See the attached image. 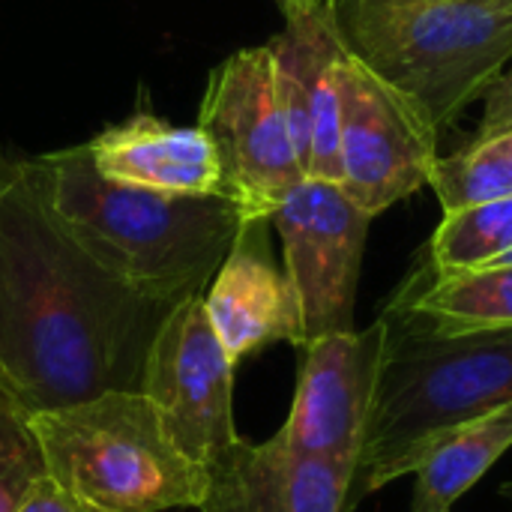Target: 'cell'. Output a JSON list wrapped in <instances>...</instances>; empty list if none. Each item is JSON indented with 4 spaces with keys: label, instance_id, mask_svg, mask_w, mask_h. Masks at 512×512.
Listing matches in <instances>:
<instances>
[{
    "label": "cell",
    "instance_id": "22",
    "mask_svg": "<svg viewBox=\"0 0 512 512\" xmlns=\"http://www.w3.org/2000/svg\"><path fill=\"white\" fill-rule=\"evenodd\" d=\"M282 15H291V12H303V9H315V6H324L327 0H276Z\"/></svg>",
    "mask_w": 512,
    "mask_h": 512
},
{
    "label": "cell",
    "instance_id": "9",
    "mask_svg": "<svg viewBox=\"0 0 512 512\" xmlns=\"http://www.w3.org/2000/svg\"><path fill=\"white\" fill-rule=\"evenodd\" d=\"M234 369L219 342L204 297H186L159 327L141 393L159 411L174 444L201 468L216 462L240 435L234 429Z\"/></svg>",
    "mask_w": 512,
    "mask_h": 512
},
{
    "label": "cell",
    "instance_id": "16",
    "mask_svg": "<svg viewBox=\"0 0 512 512\" xmlns=\"http://www.w3.org/2000/svg\"><path fill=\"white\" fill-rule=\"evenodd\" d=\"M402 303L432 318L444 330L512 324V264L471 270H417L402 291Z\"/></svg>",
    "mask_w": 512,
    "mask_h": 512
},
{
    "label": "cell",
    "instance_id": "7",
    "mask_svg": "<svg viewBox=\"0 0 512 512\" xmlns=\"http://www.w3.org/2000/svg\"><path fill=\"white\" fill-rule=\"evenodd\" d=\"M339 186L372 219L432 183L438 126L342 45Z\"/></svg>",
    "mask_w": 512,
    "mask_h": 512
},
{
    "label": "cell",
    "instance_id": "11",
    "mask_svg": "<svg viewBox=\"0 0 512 512\" xmlns=\"http://www.w3.org/2000/svg\"><path fill=\"white\" fill-rule=\"evenodd\" d=\"M267 45L279 105L303 174L339 183L342 39L336 36L327 3L285 15L282 33Z\"/></svg>",
    "mask_w": 512,
    "mask_h": 512
},
{
    "label": "cell",
    "instance_id": "19",
    "mask_svg": "<svg viewBox=\"0 0 512 512\" xmlns=\"http://www.w3.org/2000/svg\"><path fill=\"white\" fill-rule=\"evenodd\" d=\"M45 459L30 414L0 387V512H15L27 489L42 477Z\"/></svg>",
    "mask_w": 512,
    "mask_h": 512
},
{
    "label": "cell",
    "instance_id": "6",
    "mask_svg": "<svg viewBox=\"0 0 512 512\" xmlns=\"http://www.w3.org/2000/svg\"><path fill=\"white\" fill-rule=\"evenodd\" d=\"M195 126L213 141L225 195L243 219H273L285 195L306 177L279 105L267 42L234 51L207 75Z\"/></svg>",
    "mask_w": 512,
    "mask_h": 512
},
{
    "label": "cell",
    "instance_id": "8",
    "mask_svg": "<svg viewBox=\"0 0 512 512\" xmlns=\"http://www.w3.org/2000/svg\"><path fill=\"white\" fill-rule=\"evenodd\" d=\"M270 225L282 240V267L300 300L303 345L354 330V300L372 216L339 183L303 177L276 207Z\"/></svg>",
    "mask_w": 512,
    "mask_h": 512
},
{
    "label": "cell",
    "instance_id": "2",
    "mask_svg": "<svg viewBox=\"0 0 512 512\" xmlns=\"http://www.w3.org/2000/svg\"><path fill=\"white\" fill-rule=\"evenodd\" d=\"M384 327L351 507L420 468L450 429L512 402V324L444 330L399 297Z\"/></svg>",
    "mask_w": 512,
    "mask_h": 512
},
{
    "label": "cell",
    "instance_id": "20",
    "mask_svg": "<svg viewBox=\"0 0 512 512\" xmlns=\"http://www.w3.org/2000/svg\"><path fill=\"white\" fill-rule=\"evenodd\" d=\"M504 132H512V63L483 93V117H480V129L474 141L495 138Z\"/></svg>",
    "mask_w": 512,
    "mask_h": 512
},
{
    "label": "cell",
    "instance_id": "18",
    "mask_svg": "<svg viewBox=\"0 0 512 512\" xmlns=\"http://www.w3.org/2000/svg\"><path fill=\"white\" fill-rule=\"evenodd\" d=\"M512 249V198L444 213L432 237L435 270L486 267Z\"/></svg>",
    "mask_w": 512,
    "mask_h": 512
},
{
    "label": "cell",
    "instance_id": "13",
    "mask_svg": "<svg viewBox=\"0 0 512 512\" xmlns=\"http://www.w3.org/2000/svg\"><path fill=\"white\" fill-rule=\"evenodd\" d=\"M201 512H354L351 474L333 462L285 447L237 438L207 465Z\"/></svg>",
    "mask_w": 512,
    "mask_h": 512
},
{
    "label": "cell",
    "instance_id": "21",
    "mask_svg": "<svg viewBox=\"0 0 512 512\" xmlns=\"http://www.w3.org/2000/svg\"><path fill=\"white\" fill-rule=\"evenodd\" d=\"M15 512H96L87 507L84 501H78L72 492H66L60 483H54L48 474H42L24 495V501L18 504Z\"/></svg>",
    "mask_w": 512,
    "mask_h": 512
},
{
    "label": "cell",
    "instance_id": "1",
    "mask_svg": "<svg viewBox=\"0 0 512 512\" xmlns=\"http://www.w3.org/2000/svg\"><path fill=\"white\" fill-rule=\"evenodd\" d=\"M174 306L72 237L36 156H0V387L27 414L141 390L150 345Z\"/></svg>",
    "mask_w": 512,
    "mask_h": 512
},
{
    "label": "cell",
    "instance_id": "10",
    "mask_svg": "<svg viewBox=\"0 0 512 512\" xmlns=\"http://www.w3.org/2000/svg\"><path fill=\"white\" fill-rule=\"evenodd\" d=\"M384 327L330 333L306 342L294 402L285 426L276 432L294 453L333 462L354 477L372 390L378 375Z\"/></svg>",
    "mask_w": 512,
    "mask_h": 512
},
{
    "label": "cell",
    "instance_id": "12",
    "mask_svg": "<svg viewBox=\"0 0 512 512\" xmlns=\"http://www.w3.org/2000/svg\"><path fill=\"white\" fill-rule=\"evenodd\" d=\"M204 312L234 363L276 345H303L297 291L270 249V219H243L240 231L210 279Z\"/></svg>",
    "mask_w": 512,
    "mask_h": 512
},
{
    "label": "cell",
    "instance_id": "14",
    "mask_svg": "<svg viewBox=\"0 0 512 512\" xmlns=\"http://www.w3.org/2000/svg\"><path fill=\"white\" fill-rule=\"evenodd\" d=\"M96 171L162 195H225L219 153L204 129L174 126L147 105L87 141Z\"/></svg>",
    "mask_w": 512,
    "mask_h": 512
},
{
    "label": "cell",
    "instance_id": "4",
    "mask_svg": "<svg viewBox=\"0 0 512 512\" xmlns=\"http://www.w3.org/2000/svg\"><path fill=\"white\" fill-rule=\"evenodd\" d=\"M345 51L441 132L512 60V0H327Z\"/></svg>",
    "mask_w": 512,
    "mask_h": 512
},
{
    "label": "cell",
    "instance_id": "23",
    "mask_svg": "<svg viewBox=\"0 0 512 512\" xmlns=\"http://www.w3.org/2000/svg\"><path fill=\"white\" fill-rule=\"evenodd\" d=\"M504 492H507V495H510V498H512V483H510V486H507V489H504Z\"/></svg>",
    "mask_w": 512,
    "mask_h": 512
},
{
    "label": "cell",
    "instance_id": "5",
    "mask_svg": "<svg viewBox=\"0 0 512 512\" xmlns=\"http://www.w3.org/2000/svg\"><path fill=\"white\" fill-rule=\"evenodd\" d=\"M45 471L96 512L201 507L207 468L168 435L141 390L102 393L30 414Z\"/></svg>",
    "mask_w": 512,
    "mask_h": 512
},
{
    "label": "cell",
    "instance_id": "17",
    "mask_svg": "<svg viewBox=\"0 0 512 512\" xmlns=\"http://www.w3.org/2000/svg\"><path fill=\"white\" fill-rule=\"evenodd\" d=\"M429 186L444 213L512 198V132L471 141L447 159L438 156Z\"/></svg>",
    "mask_w": 512,
    "mask_h": 512
},
{
    "label": "cell",
    "instance_id": "15",
    "mask_svg": "<svg viewBox=\"0 0 512 512\" xmlns=\"http://www.w3.org/2000/svg\"><path fill=\"white\" fill-rule=\"evenodd\" d=\"M512 447V402L444 432L414 471V512H450Z\"/></svg>",
    "mask_w": 512,
    "mask_h": 512
},
{
    "label": "cell",
    "instance_id": "3",
    "mask_svg": "<svg viewBox=\"0 0 512 512\" xmlns=\"http://www.w3.org/2000/svg\"><path fill=\"white\" fill-rule=\"evenodd\" d=\"M36 159L45 195L72 237L135 288L174 303L207 291L243 222L228 195H162L114 183L96 171L87 144Z\"/></svg>",
    "mask_w": 512,
    "mask_h": 512
}]
</instances>
